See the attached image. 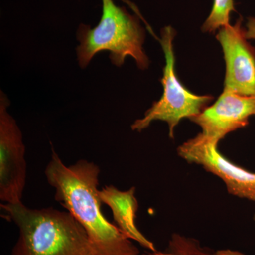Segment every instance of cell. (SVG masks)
Wrapping results in <instances>:
<instances>
[{
    "label": "cell",
    "instance_id": "1",
    "mask_svg": "<svg viewBox=\"0 0 255 255\" xmlns=\"http://www.w3.org/2000/svg\"><path fill=\"white\" fill-rule=\"evenodd\" d=\"M100 174L99 166L86 159L65 165L53 149L45 170L47 182L55 189V200L81 224L97 255H140L133 241L102 212Z\"/></svg>",
    "mask_w": 255,
    "mask_h": 255
},
{
    "label": "cell",
    "instance_id": "2",
    "mask_svg": "<svg viewBox=\"0 0 255 255\" xmlns=\"http://www.w3.org/2000/svg\"><path fill=\"white\" fill-rule=\"evenodd\" d=\"M1 208L18 229L11 255H97L86 231L68 211L31 209L22 201Z\"/></svg>",
    "mask_w": 255,
    "mask_h": 255
},
{
    "label": "cell",
    "instance_id": "3",
    "mask_svg": "<svg viewBox=\"0 0 255 255\" xmlns=\"http://www.w3.org/2000/svg\"><path fill=\"white\" fill-rule=\"evenodd\" d=\"M102 1V15L98 25L91 28L81 23L77 31L80 68H87L95 55L102 51L110 52L111 62L119 68L127 57L133 58L140 70L148 68L150 60L142 47L145 32L138 17L125 7L117 6L113 0Z\"/></svg>",
    "mask_w": 255,
    "mask_h": 255
},
{
    "label": "cell",
    "instance_id": "4",
    "mask_svg": "<svg viewBox=\"0 0 255 255\" xmlns=\"http://www.w3.org/2000/svg\"><path fill=\"white\" fill-rule=\"evenodd\" d=\"M176 33L173 28L166 26L158 38L163 50L165 65L161 83L163 94L145 112L141 119L131 125L133 131L141 132L155 121L168 124L169 136L174 138V129L182 119H190L200 114L214 100L211 95H197L187 90L178 79L175 71L173 41Z\"/></svg>",
    "mask_w": 255,
    "mask_h": 255
},
{
    "label": "cell",
    "instance_id": "5",
    "mask_svg": "<svg viewBox=\"0 0 255 255\" xmlns=\"http://www.w3.org/2000/svg\"><path fill=\"white\" fill-rule=\"evenodd\" d=\"M9 101L0 97V200L4 204L21 201L26 182V164L22 134L7 108Z\"/></svg>",
    "mask_w": 255,
    "mask_h": 255
},
{
    "label": "cell",
    "instance_id": "6",
    "mask_svg": "<svg viewBox=\"0 0 255 255\" xmlns=\"http://www.w3.org/2000/svg\"><path fill=\"white\" fill-rule=\"evenodd\" d=\"M218 145L202 133L179 146L177 153L188 163L200 165L217 176L231 195L255 201V173L233 163L221 155Z\"/></svg>",
    "mask_w": 255,
    "mask_h": 255
},
{
    "label": "cell",
    "instance_id": "7",
    "mask_svg": "<svg viewBox=\"0 0 255 255\" xmlns=\"http://www.w3.org/2000/svg\"><path fill=\"white\" fill-rule=\"evenodd\" d=\"M241 17L234 25L220 28L216 39L226 61L224 90L243 96H255V49L248 41Z\"/></svg>",
    "mask_w": 255,
    "mask_h": 255
},
{
    "label": "cell",
    "instance_id": "8",
    "mask_svg": "<svg viewBox=\"0 0 255 255\" xmlns=\"http://www.w3.org/2000/svg\"><path fill=\"white\" fill-rule=\"evenodd\" d=\"M255 116V96H243L223 90L212 105L190 119L210 140L219 144L230 132L246 127Z\"/></svg>",
    "mask_w": 255,
    "mask_h": 255
},
{
    "label": "cell",
    "instance_id": "9",
    "mask_svg": "<svg viewBox=\"0 0 255 255\" xmlns=\"http://www.w3.org/2000/svg\"><path fill=\"white\" fill-rule=\"evenodd\" d=\"M99 194L102 204L112 210L114 224L124 236L148 251H157L155 244L140 232L135 223L139 205L135 187L121 191L113 185L106 186L100 189Z\"/></svg>",
    "mask_w": 255,
    "mask_h": 255
},
{
    "label": "cell",
    "instance_id": "10",
    "mask_svg": "<svg viewBox=\"0 0 255 255\" xmlns=\"http://www.w3.org/2000/svg\"><path fill=\"white\" fill-rule=\"evenodd\" d=\"M142 255H216V251L201 246L195 238L174 233L164 251H149Z\"/></svg>",
    "mask_w": 255,
    "mask_h": 255
},
{
    "label": "cell",
    "instance_id": "11",
    "mask_svg": "<svg viewBox=\"0 0 255 255\" xmlns=\"http://www.w3.org/2000/svg\"><path fill=\"white\" fill-rule=\"evenodd\" d=\"M236 11L233 0H214L209 17L202 26V31L215 33L223 26L229 25L230 15Z\"/></svg>",
    "mask_w": 255,
    "mask_h": 255
},
{
    "label": "cell",
    "instance_id": "12",
    "mask_svg": "<svg viewBox=\"0 0 255 255\" xmlns=\"http://www.w3.org/2000/svg\"><path fill=\"white\" fill-rule=\"evenodd\" d=\"M246 34L248 40H255V17H249L246 23Z\"/></svg>",
    "mask_w": 255,
    "mask_h": 255
},
{
    "label": "cell",
    "instance_id": "13",
    "mask_svg": "<svg viewBox=\"0 0 255 255\" xmlns=\"http://www.w3.org/2000/svg\"><path fill=\"white\" fill-rule=\"evenodd\" d=\"M216 255H245L241 252L230 249L219 250L216 251Z\"/></svg>",
    "mask_w": 255,
    "mask_h": 255
},
{
    "label": "cell",
    "instance_id": "14",
    "mask_svg": "<svg viewBox=\"0 0 255 255\" xmlns=\"http://www.w3.org/2000/svg\"><path fill=\"white\" fill-rule=\"evenodd\" d=\"M253 219H254V221H255V214L254 215V217H253Z\"/></svg>",
    "mask_w": 255,
    "mask_h": 255
}]
</instances>
